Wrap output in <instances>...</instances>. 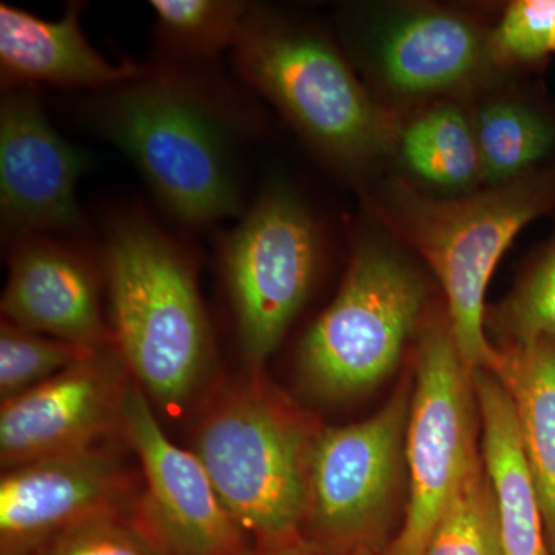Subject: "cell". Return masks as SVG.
<instances>
[{
    "label": "cell",
    "mask_w": 555,
    "mask_h": 555,
    "mask_svg": "<svg viewBox=\"0 0 555 555\" xmlns=\"http://www.w3.org/2000/svg\"><path fill=\"white\" fill-rule=\"evenodd\" d=\"M83 169V156L50 126L30 87L9 89L0 107L3 225L31 235L83 230L76 199Z\"/></svg>",
    "instance_id": "13"
},
{
    "label": "cell",
    "mask_w": 555,
    "mask_h": 555,
    "mask_svg": "<svg viewBox=\"0 0 555 555\" xmlns=\"http://www.w3.org/2000/svg\"><path fill=\"white\" fill-rule=\"evenodd\" d=\"M320 555H374L369 547H358V550L347 551V553L339 554H321Z\"/></svg>",
    "instance_id": "28"
},
{
    "label": "cell",
    "mask_w": 555,
    "mask_h": 555,
    "mask_svg": "<svg viewBox=\"0 0 555 555\" xmlns=\"http://www.w3.org/2000/svg\"><path fill=\"white\" fill-rule=\"evenodd\" d=\"M130 480L101 448L10 467L0 480V554L35 555L80 521L122 509Z\"/></svg>",
    "instance_id": "12"
},
{
    "label": "cell",
    "mask_w": 555,
    "mask_h": 555,
    "mask_svg": "<svg viewBox=\"0 0 555 555\" xmlns=\"http://www.w3.org/2000/svg\"><path fill=\"white\" fill-rule=\"evenodd\" d=\"M317 436L305 416L255 378L228 387L201 418L193 452L257 547L305 540Z\"/></svg>",
    "instance_id": "3"
},
{
    "label": "cell",
    "mask_w": 555,
    "mask_h": 555,
    "mask_svg": "<svg viewBox=\"0 0 555 555\" xmlns=\"http://www.w3.org/2000/svg\"><path fill=\"white\" fill-rule=\"evenodd\" d=\"M127 372L118 349L109 345L27 392L2 401V466L10 469L87 451L122 429L130 385Z\"/></svg>",
    "instance_id": "11"
},
{
    "label": "cell",
    "mask_w": 555,
    "mask_h": 555,
    "mask_svg": "<svg viewBox=\"0 0 555 555\" xmlns=\"http://www.w3.org/2000/svg\"><path fill=\"white\" fill-rule=\"evenodd\" d=\"M90 349L47 337L3 320L0 326V397L21 396L93 356Z\"/></svg>",
    "instance_id": "23"
},
{
    "label": "cell",
    "mask_w": 555,
    "mask_h": 555,
    "mask_svg": "<svg viewBox=\"0 0 555 555\" xmlns=\"http://www.w3.org/2000/svg\"><path fill=\"white\" fill-rule=\"evenodd\" d=\"M35 555H164L137 516L122 509L87 518L53 537Z\"/></svg>",
    "instance_id": "25"
},
{
    "label": "cell",
    "mask_w": 555,
    "mask_h": 555,
    "mask_svg": "<svg viewBox=\"0 0 555 555\" xmlns=\"http://www.w3.org/2000/svg\"><path fill=\"white\" fill-rule=\"evenodd\" d=\"M491 372L513 401L555 555V339L503 346Z\"/></svg>",
    "instance_id": "18"
},
{
    "label": "cell",
    "mask_w": 555,
    "mask_h": 555,
    "mask_svg": "<svg viewBox=\"0 0 555 555\" xmlns=\"http://www.w3.org/2000/svg\"><path fill=\"white\" fill-rule=\"evenodd\" d=\"M104 266L116 349L145 396L179 411L211 356L188 255L149 219L126 217L108 230Z\"/></svg>",
    "instance_id": "2"
},
{
    "label": "cell",
    "mask_w": 555,
    "mask_h": 555,
    "mask_svg": "<svg viewBox=\"0 0 555 555\" xmlns=\"http://www.w3.org/2000/svg\"><path fill=\"white\" fill-rule=\"evenodd\" d=\"M98 126L141 170L179 221L207 224L240 211L232 137L188 80L144 75L105 91Z\"/></svg>",
    "instance_id": "4"
},
{
    "label": "cell",
    "mask_w": 555,
    "mask_h": 555,
    "mask_svg": "<svg viewBox=\"0 0 555 555\" xmlns=\"http://www.w3.org/2000/svg\"><path fill=\"white\" fill-rule=\"evenodd\" d=\"M554 53H555V35H554Z\"/></svg>",
    "instance_id": "29"
},
{
    "label": "cell",
    "mask_w": 555,
    "mask_h": 555,
    "mask_svg": "<svg viewBox=\"0 0 555 555\" xmlns=\"http://www.w3.org/2000/svg\"><path fill=\"white\" fill-rule=\"evenodd\" d=\"M235 60L243 78L339 169H364L396 152V126L318 33L251 11Z\"/></svg>",
    "instance_id": "5"
},
{
    "label": "cell",
    "mask_w": 555,
    "mask_h": 555,
    "mask_svg": "<svg viewBox=\"0 0 555 555\" xmlns=\"http://www.w3.org/2000/svg\"><path fill=\"white\" fill-rule=\"evenodd\" d=\"M555 0H517L511 3L489 46L496 65L537 62L554 53Z\"/></svg>",
    "instance_id": "26"
},
{
    "label": "cell",
    "mask_w": 555,
    "mask_h": 555,
    "mask_svg": "<svg viewBox=\"0 0 555 555\" xmlns=\"http://www.w3.org/2000/svg\"><path fill=\"white\" fill-rule=\"evenodd\" d=\"M473 374L460 356L448 318L436 321L420 343L409 408L406 518L386 555H425L456 486L481 456Z\"/></svg>",
    "instance_id": "8"
},
{
    "label": "cell",
    "mask_w": 555,
    "mask_h": 555,
    "mask_svg": "<svg viewBox=\"0 0 555 555\" xmlns=\"http://www.w3.org/2000/svg\"><path fill=\"white\" fill-rule=\"evenodd\" d=\"M425 555H502L494 489L483 456L456 486L438 518Z\"/></svg>",
    "instance_id": "21"
},
{
    "label": "cell",
    "mask_w": 555,
    "mask_h": 555,
    "mask_svg": "<svg viewBox=\"0 0 555 555\" xmlns=\"http://www.w3.org/2000/svg\"><path fill=\"white\" fill-rule=\"evenodd\" d=\"M470 120L480 156L481 179L489 188L532 173L555 147L553 120L524 102H486Z\"/></svg>",
    "instance_id": "20"
},
{
    "label": "cell",
    "mask_w": 555,
    "mask_h": 555,
    "mask_svg": "<svg viewBox=\"0 0 555 555\" xmlns=\"http://www.w3.org/2000/svg\"><path fill=\"white\" fill-rule=\"evenodd\" d=\"M79 3L62 20H39L27 11L0 5V67L7 89L47 82L109 90L144 75L133 62L113 64L87 40L79 25Z\"/></svg>",
    "instance_id": "16"
},
{
    "label": "cell",
    "mask_w": 555,
    "mask_h": 555,
    "mask_svg": "<svg viewBox=\"0 0 555 555\" xmlns=\"http://www.w3.org/2000/svg\"><path fill=\"white\" fill-rule=\"evenodd\" d=\"M491 324L505 345L555 339V238L528 270L509 298L494 310Z\"/></svg>",
    "instance_id": "24"
},
{
    "label": "cell",
    "mask_w": 555,
    "mask_h": 555,
    "mask_svg": "<svg viewBox=\"0 0 555 555\" xmlns=\"http://www.w3.org/2000/svg\"><path fill=\"white\" fill-rule=\"evenodd\" d=\"M122 430L144 470L145 492L134 516L164 555L250 551L247 535L222 505L198 456L166 436L137 382L127 389Z\"/></svg>",
    "instance_id": "10"
},
{
    "label": "cell",
    "mask_w": 555,
    "mask_h": 555,
    "mask_svg": "<svg viewBox=\"0 0 555 555\" xmlns=\"http://www.w3.org/2000/svg\"><path fill=\"white\" fill-rule=\"evenodd\" d=\"M406 387L364 422L318 433L310 456L306 525L318 553L369 547L396 488L409 418Z\"/></svg>",
    "instance_id": "9"
},
{
    "label": "cell",
    "mask_w": 555,
    "mask_h": 555,
    "mask_svg": "<svg viewBox=\"0 0 555 555\" xmlns=\"http://www.w3.org/2000/svg\"><path fill=\"white\" fill-rule=\"evenodd\" d=\"M555 207V170L440 199L408 182H390L379 195V218L426 259L448 301L460 356L470 372L491 371L499 349L485 334V295L500 258L518 233Z\"/></svg>",
    "instance_id": "1"
},
{
    "label": "cell",
    "mask_w": 555,
    "mask_h": 555,
    "mask_svg": "<svg viewBox=\"0 0 555 555\" xmlns=\"http://www.w3.org/2000/svg\"><path fill=\"white\" fill-rule=\"evenodd\" d=\"M481 422V456L494 489L502 555H554L513 401L486 369L473 374Z\"/></svg>",
    "instance_id": "17"
},
{
    "label": "cell",
    "mask_w": 555,
    "mask_h": 555,
    "mask_svg": "<svg viewBox=\"0 0 555 555\" xmlns=\"http://www.w3.org/2000/svg\"><path fill=\"white\" fill-rule=\"evenodd\" d=\"M150 5L166 38L199 56L235 46L251 13L238 0H153Z\"/></svg>",
    "instance_id": "22"
},
{
    "label": "cell",
    "mask_w": 555,
    "mask_h": 555,
    "mask_svg": "<svg viewBox=\"0 0 555 555\" xmlns=\"http://www.w3.org/2000/svg\"><path fill=\"white\" fill-rule=\"evenodd\" d=\"M396 150L415 178L433 188L469 190L481 179L473 120L455 104L426 109L397 131Z\"/></svg>",
    "instance_id": "19"
},
{
    "label": "cell",
    "mask_w": 555,
    "mask_h": 555,
    "mask_svg": "<svg viewBox=\"0 0 555 555\" xmlns=\"http://www.w3.org/2000/svg\"><path fill=\"white\" fill-rule=\"evenodd\" d=\"M375 64L387 89L403 100L470 89L496 65L477 22L426 7L386 22L375 40Z\"/></svg>",
    "instance_id": "14"
},
{
    "label": "cell",
    "mask_w": 555,
    "mask_h": 555,
    "mask_svg": "<svg viewBox=\"0 0 555 555\" xmlns=\"http://www.w3.org/2000/svg\"><path fill=\"white\" fill-rule=\"evenodd\" d=\"M320 230L283 188L259 196L222 243V272L241 353L262 366L308 298L320 262Z\"/></svg>",
    "instance_id": "7"
},
{
    "label": "cell",
    "mask_w": 555,
    "mask_h": 555,
    "mask_svg": "<svg viewBox=\"0 0 555 555\" xmlns=\"http://www.w3.org/2000/svg\"><path fill=\"white\" fill-rule=\"evenodd\" d=\"M429 297L425 278L398 251L364 241L337 297L299 347V369L318 396L341 398L377 385L400 361Z\"/></svg>",
    "instance_id": "6"
},
{
    "label": "cell",
    "mask_w": 555,
    "mask_h": 555,
    "mask_svg": "<svg viewBox=\"0 0 555 555\" xmlns=\"http://www.w3.org/2000/svg\"><path fill=\"white\" fill-rule=\"evenodd\" d=\"M3 320L90 349L113 345L102 321L93 269L72 248L46 238L22 241L10 262Z\"/></svg>",
    "instance_id": "15"
},
{
    "label": "cell",
    "mask_w": 555,
    "mask_h": 555,
    "mask_svg": "<svg viewBox=\"0 0 555 555\" xmlns=\"http://www.w3.org/2000/svg\"><path fill=\"white\" fill-rule=\"evenodd\" d=\"M246 555H320V553L309 542L302 540V542L287 546L255 547V550L248 551Z\"/></svg>",
    "instance_id": "27"
}]
</instances>
